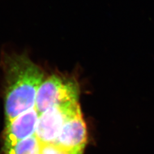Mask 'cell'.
<instances>
[{"mask_svg": "<svg viewBox=\"0 0 154 154\" xmlns=\"http://www.w3.org/2000/svg\"><path fill=\"white\" fill-rule=\"evenodd\" d=\"M87 140L86 125L80 112L65 123L54 144L74 154H82Z\"/></svg>", "mask_w": 154, "mask_h": 154, "instance_id": "277c9868", "label": "cell"}, {"mask_svg": "<svg viewBox=\"0 0 154 154\" xmlns=\"http://www.w3.org/2000/svg\"><path fill=\"white\" fill-rule=\"evenodd\" d=\"M79 96V86L73 78L53 74L41 84L34 107L40 116L54 106L78 102Z\"/></svg>", "mask_w": 154, "mask_h": 154, "instance_id": "7a4b0ae2", "label": "cell"}, {"mask_svg": "<svg viewBox=\"0 0 154 154\" xmlns=\"http://www.w3.org/2000/svg\"><path fill=\"white\" fill-rule=\"evenodd\" d=\"M5 79L6 123L35 107L45 73L26 53L5 51L1 56Z\"/></svg>", "mask_w": 154, "mask_h": 154, "instance_id": "6da1fadb", "label": "cell"}, {"mask_svg": "<svg viewBox=\"0 0 154 154\" xmlns=\"http://www.w3.org/2000/svg\"><path fill=\"white\" fill-rule=\"evenodd\" d=\"M41 143L33 135L4 148V154H41Z\"/></svg>", "mask_w": 154, "mask_h": 154, "instance_id": "8992f818", "label": "cell"}, {"mask_svg": "<svg viewBox=\"0 0 154 154\" xmlns=\"http://www.w3.org/2000/svg\"><path fill=\"white\" fill-rule=\"evenodd\" d=\"M38 114L33 107L6 123L4 133V148L35 135Z\"/></svg>", "mask_w": 154, "mask_h": 154, "instance_id": "5b68a950", "label": "cell"}, {"mask_svg": "<svg viewBox=\"0 0 154 154\" xmlns=\"http://www.w3.org/2000/svg\"><path fill=\"white\" fill-rule=\"evenodd\" d=\"M80 112L78 102L50 108L38 117L35 136L42 144H54L65 123Z\"/></svg>", "mask_w": 154, "mask_h": 154, "instance_id": "3957f363", "label": "cell"}, {"mask_svg": "<svg viewBox=\"0 0 154 154\" xmlns=\"http://www.w3.org/2000/svg\"><path fill=\"white\" fill-rule=\"evenodd\" d=\"M41 154H74L55 144H41Z\"/></svg>", "mask_w": 154, "mask_h": 154, "instance_id": "52a82bcc", "label": "cell"}]
</instances>
